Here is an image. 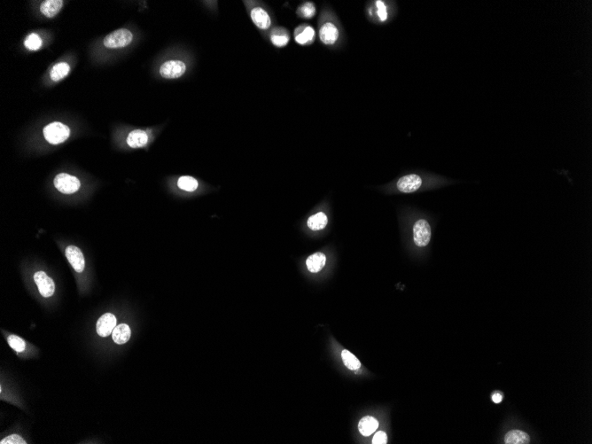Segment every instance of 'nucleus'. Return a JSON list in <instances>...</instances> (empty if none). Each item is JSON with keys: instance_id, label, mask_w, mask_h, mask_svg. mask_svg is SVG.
Masks as SVG:
<instances>
[{"instance_id": "nucleus-29", "label": "nucleus", "mask_w": 592, "mask_h": 444, "mask_svg": "<svg viewBox=\"0 0 592 444\" xmlns=\"http://www.w3.org/2000/svg\"><path fill=\"white\" fill-rule=\"evenodd\" d=\"M387 443H388V436L386 435L385 432L380 431L378 432L377 434H375L373 439V444H386Z\"/></svg>"}, {"instance_id": "nucleus-18", "label": "nucleus", "mask_w": 592, "mask_h": 444, "mask_svg": "<svg viewBox=\"0 0 592 444\" xmlns=\"http://www.w3.org/2000/svg\"><path fill=\"white\" fill-rule=\"evenodd\" d=\"M328 223V216L323 212H319L314 216H311L308 220V226L312 231L323 230Z\"/></svg>"}, {"instance_id": "nucleus-27", "label": "nucleus", "mask_w": 592, "mask_h": 444, "mask_svg": "<svg viewBox=\"0 0 592 444\" xmlns=\"http://www.w3.org/2000/svg\"><path fill=\"white\" fill-rule=\"evenodd\" d=\"M1 444H26L25 441L21 438V436L18 435H12V436H7L5 437L3 440L0 442Z\"/></svg>"}, {"instance_id": "nucleus-24", "label": "nucleus", "mask_w": 592, "mask_h": 444, "mask_svg": "<svg viewBox=\"0 0 592 444\" xmlns=\"http://www.w3.org/2000/svg\"><path fill=\"white\" fill-rule=\"evenodd\" d=\"M7 340H8V344L10 345V347L17 352H22L25 349V341L20 337L16 336V335H10Z\"/></svg>"}, {"instance_id": "nucleus-14", "label": "nucleus", "mask_w": 592, "mask_h": 444, "mask_svg": "<svg viewBox=\"0 0 592 444\" xmlns=\"http://www.w3.org/2000/svg\"><path fill=\"white\" fill-rule=\"evenodd\" d=\"M63 6V0H46L42 3L40 11L45 16L53 18L61 11Z\"/></svg>"}, {"instance_id": "nucleus-9", "label": "nucleus", "mask_w": 592, "mask_h": 444, "mask_svg": "<svg viewBox=\"0 0 592 444\" xmlns=\"http://www.w3.org/2000/svg\"><path fill=\"white\" fill-rule=\"evenodd\" d=\"M116 317L112 313H106L101 316L97 322V332L101 337H108L116 327Z\"/></svg>"}, {"instance_id": "nucleus-2", "label": "nucleus", "mask_w": 592, "mask_h": 444, "mask_svg": "<svg viewBox=\"0 0 592 444\" xmlns=\"http://www.w3.org/2000/svg\"><path fill=\"white\" fill-rule=\"evenodd\" d=\"M132 39V33L129 29H117L105 38L104 46L111 49L123 48L130 45Z\"/></svg>"}, {"instance_id": "nucleus-30", "label": "nucleus", "mask_w": 592, "mask_h": 444, "mask_svg": "<svg viewBox=\"0 0 592 444\" xmlns=\"http://www.w3.org/2000/svg\"><path fill=\"white\" fill-rule=\"evenodd\" d=\"M492 400L495 403H500L503 400V395L500 393H496L493 394Z\"/></svg>"}, {"instance_id": "nucleus-7", "label": "nucleus", "mask_w": 592, "mask_h": 444, "mask_svg": "<svg viewBox=\"0 0 592 444\" xmlns=\"http://www.w3.org/2000/svg\"><path fill=\"white\" fill-rule=\"evenodd\" d=\"M65 254L67 261H69L73 269L78 273L83 272L85 268V260L80 249L75 246H68Z\"/></svg>"}, {"instance_id": "nucleus-8", "label": "nucleus", "mask_w": 592, "mask_h": 444, "mask_svg": "<svg viewBox=\"0 0 592 444\" xmlns=\"http://www.w3.org/2000/svg\"><path fill=\"white\" fill-rule=\"evenodd\" d=\"M422 185V179L417 174L407 175L398 180V190L403 193L417 191Z\"/></svg>"}, {"instance_id": "nucleus-25", "label": "nucleus", "mask_w": 592, "mask_h": 444, "mask_svg": "<svg viewBox=\"0 0 592 444\" xmlns=\"http://www.w3.org/2000/svg\"><path fill=\"white\" fill-rule=\"evenodd\" d=\"M299 12L301 13V15L304 18L311 19L316 14L315 5L311 2H307L300 7Z\"/></svg>"}, {"instance_id": "nucleus-13", "label": "nucleus", "mask_w": 592, "mask_h": 444, "mask_svg": "<svg viewBox=\"0 0 592 444\" xmlns=\"http://www.w3.org/2000/svg\"><path fill=\"white\" fill-rule=\"evenodd\" d=\"M326 262H327L326 255L321 252H318V253L311 254V256L308 257L306 261L307 268L312 273H317L323 269L326 265Z\"/></svg>"}, {"instance_id": "nucleus-22", "label": "nucleus", "mask_w": 592, "mask_h": 444, "mask_svg": "<svg viewBox=\"0 0 592 444\" xmlns=\"http://www.w3.org/2000/svg\"><path fill=\"white\" fill-rule=\"evenodd\" d=\"M314 37H315L314 29L312 27L308 26L302 30V32L295 35V41L297 42L299 45H306L308 43L312 41Z\"/></svg>"}, {"instance_id": "nucleus-21", "label": "nucleus", "mask_w": 592, "mask_h": 444, "mask_svg": "<svg viewBox=\"0 0 592 444\" xmlns=\"http://www.w3.org/2000/svg\"><path fill=\"white\" fill-rule=\"evenodd\" d=\"M341 358L343 360L344 365L349 370L355 371V370L359 369L361 367L360 361L353 355L352 353L349 352L347 349L342 350Z\"/></svg>"}, {"instance_id": "nucleus-1", "label": "nucleus", "mask_w": 592, "mask_h": 444, "mask_svg": "<svg viewBox=\"0 0 592 444\" xmlns=\"http://www.w3.org/2000/svg\"><path fill=\"white\" fill-rule=\"evenodd\" d=\"M70 135V129L62 123L55 122L47 125L44 129V136L46 140L53 144L58 145L67 139Z\"/></svg>"}, {"instance_id": "nucleus-16", "label": "nucleus", "mask_w": 592, "mask_h": 444, "mask_svg": "<svg viewBox=\"0 0 592 444\" xmlns=\"http://www.w3.org/2000/svg\"><path fill=\"white\" fill-rule=\"evenodd\" d=\"M379 422L377 419L371 416H366L361 419L358 424V429L363 436H369L373 435L377 430Z\"/></svg>"}, {"instance_id": "nucleus-28", "label": "nucleus", "mask_w": 592, "mask_h": 444, "mask_svg": "<svg viewBox=\"0 0 592 444\" xmlns=\"http://www.w3.org/2000/svg\"><path fill=\"white\" fill-rule=\"evenodd\" d=\"M376 5L378 7V15L381 21H385L388 18V13H387V7H386L385 4L383 1H377L376 2Z\"/></svg>"}, {"instance_id": "nucleus-5", "label": "nucleus", "mask_w": 592, "mask_h": 444, "mask_svg": "<svg viewBox=\"0 0 592 444\" xmlns=\"http://www.w3.org/2000/svg\"><path fill=\"white\" fill-rule=\"evenodd\" d=\"M431 227L428 222L420 219L415 223L413 226V240L416 246L423 248L429 244L431 240Z\"/></svg>"}, {"instance_id": "nucleus-17", "label": "nucleus", "mask_w": 592, "mask_h": 444, "mask_svg": "<svg viewBox=\"0 0 592 444\" xmlns=\"http://www.w3.org/2000/svg\"><path fill=\"white\" fill-rule=\"evenodd\" d=\"M529 442L528 435L521 430L508 432L505 437V444H527Z\"/></svg>"}, {"instance_id": "nucleus-6", "label": "nucleus", "mask_w": 592, "mask_h": 444, "mask_svg": "<svg viewBox=\"0 0 592 444\" xmlns=\"http://www.w3.org/2000/svg\"><path fill=\"white\" fill-rule=\"evenodd\" d=\"M34 280L38 287V291L43 297L48 298L54 295L55 285L54 280L44 271H38L34 275Z\"/></svg>"}, {"instance_id": "nucleus-11", "label": "nucleus", "mask_w": 592, "mask_h": 444, "mask_svg": "<svg viewBox=\"0 0 592 444\" xmlns=\"http://www.w3.org/2000/svg\"><path fill=\"white\" fill-rule=\"evenodd\" d=\"M251 19L254 24L260 29H268L271 24L269 14L262 7H255L252 9Z\"/></svg>"}, {"instance_id": "nucleus-15", "label": "nucleus", "mask_w": 592, "mask_h": 444, "mask_svg": "<svg viewBox=\"0 0 592 444\" xmlns=\"http://www.w3.org/2000/svg\"><path fill=\"white\" fill-rule=\"evenodd\" d=\"M132 331L128 324H121L116 325L112 332L113 340L116 344H125L128 342L131 338Z\"/></svg>"}, {"instance_id": "nucleus-4", "label": "nucleus", "mask_w": 592, "mask_h": 444, "mask_svg": "<svg viewBox=\"0 0 592 444\" xmlns=\"http://www.w3.org/2000/svg\"><path fill=\"white\" fill-rule=\"evenodd\" d=\"M187 71V66L182 61H168L160 67V75L163 78L177 79L181 77Z\"/></svg>"}, {"instance_id": "nucleus-3", "label": "nucleus", "mask_w": 592, "mask_h": 444, "mask_svg": "<svg viewBox=\"0 0 592 444\" xmlns=\"http://www.w3.org/2000/svg\"><path fill=\"white\" fill-rule=\"evenodd\" d=\"M54 186L61 192L65 194H71L78 191L80 188V181L74 176L61 173L55 177Z\"/></svg>"}, {"instance_id": "nucleus-19", "label": "nucleus", "mask_w": 592, "mask_h": 444, "mask_svg": "<svg viewBox=\"0 0 592 444\" xmlns=\"http://www.w3.org/2000/svg\"><path fill=\"white\" fill-rule=\"evenodd\" d=\"M70 70V66L66 63H57L54 65L50 72L51 79L54 82H58L67 75Z\"/></svg>"}, {"instance_id": "nucleus-23", "label": "nucleus", "mask_w": 592, "mask_h": 444, "mask_svg": "<svg viewBox=\"0 0 592 444\" xmlns=\"http://www.w3.org/2000/svg\"><path fill=\"white\" fill-rule=\"evenodd\" d=\"M42 44H43V42H42L41 38L38 34L36 33L29 34L24 42L26 48L30 51H37L40 49Z\"/></svg>"}, {"instance_id": "nucleus-20", "label": "nucleus", "mask_w": 592, "mask_h": 444, "mask_svg": "<svg viewBox=\"0 0 592 444\" xmlns=\"http://www.w3.org/2000/svg\"><path fill=\"white\" fill-rule=\"evenodd\" d=\"M178 187L184 191H195L199 187V183L193 177L184 176L178 179Z\"/></svg>"}, {"instance_id": "nucleus-12", "label": "nucleus", "mask_w": 592, "mask_h": 444, "mask_svg": "<svg viewBox=\"0 0 592 444\" xmlns=\"http://www.w3.org/2000/svg\"><path fill=\"white\" fill-rule=\"evenodd\" d=\"M148 142L147 133L142 129H135L130 133L127 137V144L132 148L144 147Z\"/></svg>"}, {"instance_id": "nucleus-26", "label": "nucleus", "mask_w": 592, "mask_h": 444, "mask_svg": "<svg viewBox=\"0 0 592 444\" xmlns=\"http://www.w3.org/2000/svg\"><path fill=\"white\" fill-rule=\"evenodd\" d=\"M271 42L277 47H284L289 42V37L286 34H275L271 36Z\"/></svg>"}, {"instance_id": "nucleus-10", "label": "nucleus", "mask_w": 592, "mask_h": 444, "mask_svg": "<svg viewBox=\"0 0 592 444\" xmlns=\"http://www.w3.org/2000/svg\"><path fill=\"white\" fill-rule=\"evenodd\" d=\"M319 38L325 45L331 46L339 38V30L334 24L328 22L321 27L319 31Z\"/></svg>"}]
</instances>
